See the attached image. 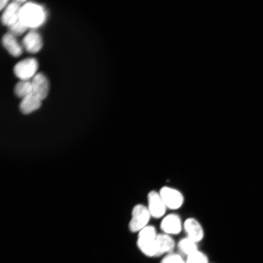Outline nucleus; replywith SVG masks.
<instances>
[{
  "label": "nucleus",
  "instance_id": "f257e3e1",
  "mask_svg": "<svg viewBox=\"0 0 263 263\" xmlns=\"http://www.w3.org/2000/svg\"><path fill=\"white\" fill-rule=\"evenodd\" d=\"M46 18L42 6L33 2H28L21 7L20 21L28 28L35 29L41 26Z\"/></svg>",
  "mask_w": 263,
  "mask_h": 263
},
{
  "label": "nucleus",
  "instance_id": "f03ea898",
  "mask_svg": "<svg viewBox=\"0 0 263 263\" xmlns=\"http://www.w3.org/2000/svg\"><path fill=\"white\" fill-rule=\"evenodd\" d=\"M157 236L156 229L152 226L148 225L139 232L138 246L147 256H156Z\"/></svg>",
  "mask_w": 263,
  "mask_h": 263
},
{
  "label": "nucleus",
  "instance_id": "7ed1b4c3",
  "mask_svg": "<svg viewBox=\"0 0 263 263\" xmlns=\"http://www.w3.org/2000/svg\"><path fill=\"white\" fill-rule=\"evenodd\" d=\"M151 215L148 207L142 204L135 206L132 213V218L129 224L132 232H140L148 226Z\"/></svg>",
  "mask_w": 263,
  "mask_h": 263
},
{
  "label": "nucleus",
  "instance_id": "20e7f679",
  "mask_svg": "<svg viewBox=\"0 0 263 263\" xmlns=\"http://www.w3.org/2000/svg\"><path fill=\"white\" fill-rule=\"evenodd\" d=\"M38 63L34 58H28L18 63L14 68L15 75L21 81H29L35 75Z\"/></svg>",
  "mask_w": 263,
  "mask_h": 263
},
{
  "label": "nucleus",
  "instance_id": "39448f33",
  "mask_svg": "<svg viewBox=\"0 0 263 263\" xmlns=\"http://www.w3.org/2000/svg\"><path fill=\"white\" fill-rule=\"evenodd\" d=\"M159 193L167 208L171 210L180 208L184 203L183 194L176 189L164 187L161 189Z\"/></svg>",
  "mask_w": 263,
  "mask_h": 263
},
{
  "label": "nucleus",
  "instance_id": "423d86ee",
  "mask_svg": "<svg viewBox=\"0 0 263 263\" xmlns=\"http://www.w3.org/2000/svg\"><path fill=\"white\" fill-rule=\"evenodd\" d=\"M148 210L151 216L160 218L165 214L167 207L159 193L153 191L148 195Z\"/></svg>",
  "mask_w": 263,
  "mask_h": 263
},
{
  "label": "nucleus",
  "instance_id": "0eeeda50",
  "mask_svg": "<svg viewBox=\"0 0 263 263\" xmlns=\"http://www.w3.org/2000/svg\"><path fill=\"white\" fill-rule=\"evenodd\" d=\"M184 228L187 237L197 243L201 242L204 237V230L200 223L194 218L187 219L184 223Z\"/></svg>",
  "mask_w": 263,
  "mask_h": 263
},
{
  "label": "nucleus",
  "instance_id": "6e6552de",
  "mask_svg": "<svg viewBox=\"0 0 263 263\" xmlns=\"http://www.w3.org/2000/svg\"><path fill=\"white\" fill-rule=\"evenodd\" d=\"M160 228L164 233L172 235L180 233L182 228L181 219L175 213L169 214L162 219Z\"/></svg>",
  "mask_w": 263,
  "mask_h": 263
},
{
  "label": "nucleus",
  "instance_id": "1a4fd4ad",
  "mask_svg": "<svg viewBox=\"0 0 263 263\" xmlns=\"http://www.w3.org/2000/svg\"><path fill=\"white\" fill-rule=\"evenodd\" d=\"M21 5L17 1L7 7L1 17V22L4 25L10 27L19 20Z\"/></svg>",
  "mask_w": 263,
  "mask_h": 263
},
{
  "label": "nucleus",
  "instance_id": "9d476101",
  "mask_svg": "<svg viewBox=\"0 0 263 263\" xmlns=\"http://www.w3.org/2000/svg\"><path fill=\"white\" fill-rule=\"evenodd\" d=\"M33 93L42 100L47 98L49 92V82L46 76L43 73L36 74L33 78Z\"/></svg>",
  "mask_w": 263,
  "mask_h": 263
},
{
  "label": "nucleus",
  "instance_id": "9b49d317",
  "mask_svg": "<svg viewBox=\"0 0 263 263\" xmlns=\"http://www.w3.org/2000/svg\"><path fill=\"white\" fill-rule=\"evenodd\" d=\"M156 244L157 253L156 257L172 253L175 245V242L172 237L170 235L164 233L158 234Z\"/></svg>",
  "mask_w": 263,
  "mask_h": 263
},
{
  "label": "nucleus",
  "instance_id": "f8f14e48",
  "mask_svg": "<svg viewBox=\"0 0 263 263\" xmlns=\"http://www.w3.org/2000/svg\"><path fill=\"white\" fill-rule=\"evenodd\" d=\"M22 44L28 53H36L42 48L43 41L39 33L35 31H32L24 37Z\"/></svg>",
  "mask_w": 263,
  "mask_h": 263
},
{
  "label": "nucleus",
  "instance_id": "ddd939ff",
  "mask_svg": "<svg viewBox=\"0 0 263 263\" xmlns=\"http://www.w3.org/2000/svg\"><path fill=\"white\" fill-rule=\"evenodd\" d=\"M42 100L34 93L23 98L20 105L22 113L28 115L38 110L41 106Z\"/></svg>",
  "mask_w": 263,
  "mask_h": 263
},
{
  "label": "nucleus",
  "instance_id": "4468645a",
  "mask_svg": "<svg viewBox=\"0 0 263 263\" xmlns=\"http://www.w3.org/2000/svg\"><path fill=\"white\" fill-rule=\"evenodd\" d=\"M2 41L4 47L12 56L18 57L21 55L22 47L15 35L10 33H7L3 37Z\"/></svg>",
  "mask_w": 263,
  "mask_h": 263
},
{
  "label": "nucleus",
  "instance_id": "2eb2a0df",
  "mask_svg": "<svg viewBox=\"0 0 263 263\" xmlns=\"http://www.w3.org/2000/svg\"><path fill=\"white\" fill-rule=\"evenodd\" d=\"M197 244L186 237L179 241L178 248L181 253L187 257L198 250Z\"/></svg>",
  "mask_w": 263,
  "mask_h": 263
},
{
  "label": "nucleus",
  "instance_id": "dca6fc26",
  "mask_svg": "<svg viewBox=\"0 0 263 263\" xmlns=\"http://www.w3.org/2000/svg\"><path fill=\"white\" fill-rule=\"evenodd\" d=\"M15 92L16 95L22 99L33 93L32 81H21L16 86Z\"/></svg>",
  "mask_w": 263,
  "mask_h": 263
},
{
  "label": "nucleus",
  "instance_id": "f3484780",
  "mask_svg": "<svg viewBox=\"0 0 263 263\" xmlns=\"http://www.w3.org/2000/svg\"><path fill=\"white\" fill-rule=\"evenodd\" d=\"M186 263H209L207 255L198 250L187 256Z\"/></svg>",
  "mask_w": 263,
  "mask_h": 263
},
{
  "label": "nucleus",
  "instance_id": "a211bd4d",
  "mask_svg": "<svg viewBox=\"0 0 263 263\" xmlns=\"http://www.w3.org/2000/svg\"><path fill=\"white\" fill-rule=\"evenodd\" d=\"M9 28L10 31V33L15 36L22 35L29 29L20 20Z\"/></svg>",
  "mask_w": 263,
  "mask_h": 263
},
{
  "label": "nucleus",
  "instance_id": "6ab92c4d",
  "mask_svg": "<svg viewBox=\"0 0 263 263\" xmlns=\"http://www.w3.org/2000/svg\"><path fill=\"white\" fill-rule=\"evenodd\" d=\"M160 263H186L181 255L175 253L167 254L161 260Z\"/></svg>",
  "mask_w": 263,
  "mask_h": 263
},
{
  "label": "nucleus",
  "instance_id": "aec40b11",
  "mask_svg": "<svg viewBox=\"0 0 263 263\" xmlns=\"http://www.w3.org/2000/svg\"><path fill=\"white\" fill-rule=\"evenodd\" d=\"M9 1H7V0H4V1H1V2H0V8H1V11L6 7Z\"/></svg>",
  "mask_w": 263,
  "mask_h": 263
}]
</instances>
